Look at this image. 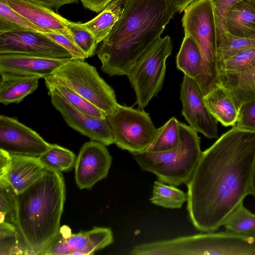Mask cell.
<instances>
[{
  "label": "cell",
  "mask_w": 255,
  "mask_h": 255,
  "mask_svg": "<svg viewBox=\"0 0 255 255\" xmlns=\"http://www.w3.org/2000/svg\"><path fill=\"white\" fill-rule=\"evenodd\" d=\"M52 87L55 88L71 104L82 113L96 119L106 118L107 115L103 111L68 87L62 85Z\"/></svg>",
  "instance_id": "836d02e7"
},
{
  "label": "cell",
  "mask_w": 255,
  "mask_h": 255,
  "mask_svg": "<svg viewBox=\"0 0 255 255\" xmlns=\"http://www.w3.org/2000/svg\"><path fill=\"white\" fill-rule=\"evenodd\" d=\"M202 65V56L199 47L194 39L185 34L176 56L177 68L195 80L199 76Z\"/></svg>",
  "instance_id": "603a6c76"
},
{
  "label": "cell",
  "mask_w": 255,
  "mask_h": 255,
  "mask_svg": "<svg viewBox=\"0 0 255 255\" xmlns=\"http://www.w3.org/2000/svg\"><path fill=\"white\" fill-rule=\"evenodd\" d=\"M197 0H171L176 10L181 13L192 2Z\"/></svg>",
  "instance_id": "ab89813d"
},
{
  "label": "cell",
  "mask_w": 255,
  "mask_h": 255,
  "mask_svg": "<svg viewBox=\"0 0 255 255\" xmlns=\"http://www.w3.org/2000/svg\"><path fill=\"white\" fill-rule=\"evenodd\" d=\"M4 0L15 11L47 32L60 33L73 40L67 27L69 20L54 10L30 0Z\"/></svg>",
  "instance_id": "2e32d148"
},
{
  "label": "cell",
  "mask_w": 255,
  "mask_h": 255,
  "mask_svg": "<svg viewBox=\"0 0 255 255\" xmlns=\"http://www.w3.org/2000/svg\"><path fill=\"white\" fill-rule=\"evenodd\" d=\"M179 136L178 145L170 150L131 154L142 170L152 173L158 181L175 186L187 184L202 153L200 138L190 126L181 123Z\"/></svg>",
  "instance_id": "277c9868"
},
{
  "label": "cell",
  "mask_w": 255,
  "mask_h": 255,
  "mask_svg": "<svg viewBox=\"0 0 255 255\" xmlns=\"http://www.w3.org/2000/svg\"><path fill=\"white\" fill-rule=\"evenodd\" d=\"M222 226L226 231L242 234L255 232V214L244 205H238L225 218Z\"/></svg>",
  "instance_id": "484cf974"
},
{
  "label": "cell",
  "mask_w": 255,
  "mask_h": 255,
  "mask_svg": "<svg viewBox=\"0 0 255 255\" xmlns=\"http://www.w3.org/2000/svg\"><path fill=\"white\" fill-rule=\"evenodd\" d=\"M21 53L51 59H72L64 48L44 33L12 29L0 31V54Z\"/></svg>",
  "instance_id": "9c48e42d"
},
{
  "label": "cell",
  "mask_w": 255,
  "mask_h": 255,
  "mask_svg": "<svg viewBox=\"0 0 255 255\" xmlns=\"http://www.w3.org/2000/svg\"><path fill=\"white\" fill-rule=\"evenodd\" d=\"M151 202L169 209L181 208L187 200V195L175 186L166 185L160 181L154 182Z\"/></svg>",
  "instance_id": "cb8c5ba5"
},
{
  "label": "cell",
  "mask_w": 255,
  "mask_h": 255,
  "mask_svg": "<svg viewBox=\"0 0 255 255\" xmlns=\"http://www.w3.org/2000/svg\"><path fill=\"white\" fill-rule=\"evenodd\" d=\"M69 59H51L21 53L0 54V74L44 78Z\"/></svg>",
  "instance_id": "9a60e30c"
},
{
  "label": "cell",
  "mask_w": 255,
  "mask_h": 255,
  "mask_svg": "<svg viewBox=\"0 0 255 255\" xmlns=\"http://www.w3.org/2000/svg\"><path fill=\"white\" fill-rule=\"evenodd\" d=\"M106 119L114 143L131 154L147 150L158 133L149 114L143 110L119 104Z\"/></svg>",
  "instance_id": "ba28073f"
},
{
  "label": "cell",
  "mask_w": 255,
  "mask_h": 255,
  "mask_svg": "<svg viewBox=\"0 0 255 255\" xmlns=\"http://www.w3.org/2000/svg\"><path fill=\"white\" fill-rule=\"evenodd\" d=\"M243 0H210L214 10L217 31V41L226 32L225 17L229 9Z\"/></svg>",
  "instance_id": "e575fe53"
},
{
  "label": "cell",
  "mask_w": 255,
  "mask_h": 255,
  "mask_svg": "<svg viewBox=\"0 0 255 255\" xmlns=\"http://www.w3.org/2000/svg\"><path fill=\"white\" fill-rule=\"evenodd\" d=\"M197 82L185 75L181 85L182 114L190 126L209 138H218L217 120L208 109Z\"/></svg>",
  "instance_id": "7c38bea8"
},
{
  "label": "cell",
  "mask_w": 255,
  "mask_h": 255,
  "mask_svg": "<svg viewBox=\"0 0 255 255\" xmlns=\"http://www.w3.org/2000/svg\"><path fill=\"white\" fill-rule=\"evenodd\" d=\"M123 8V0H113L98 15L82 25L93 34L99 44L111 33L119 20Z\"/></svg>",
  "instance_id": "7402d4cb"
},
{
  "label": "cell",
  "mask_w": 255,
  "mask_h": 255,
  "mask_svg": "<svg viewBox=\"0 0 255 255\" xmlns=\"http://www.w3.org/2000/svg\"><path fill=\"white\" fill-rule=\"evenodd\" d=\"M225 29L233 36L255 38V0L234 4L226 15Z\"/></svg>",
  "instance_id": "ac0fdd59"
},
{
  "label": "cell",
  "mask_w": 255,
  "mask_h": 255,
  "mask_svg": "<svg viewBox=\"0 0 255 255\" xmlns=\"http://www.w3.org/2000/svg\"><path fill=\"white\" fill-rule=\"evenodd\" d=\"M255 132L234 126L202 152L187 186V209L194 227L217 231L250 195Z\"/></svg>",
  "instance_id": "6da1fadb"
},
{
  "label": "cell",
  "mask_w": 255,
  "mask_h": 255,
  "mask_svg": "<svg viewBox=\"0 0 255 255\" xmlns=\"http://www.w3.org/2000/svg\"><path fill=\"white\" fill-rule=\"evenodd\" d=\"M47 170L38 157L10 155L5 171L0 177H5L18 194L43 176Z\"/></svg>",
  "instance_id": "e0dca14e"
},
{
  "label": "cell",
  "mask_w": 255,
  "mask_h": 255,
  "mask_svg": "<svg viewBox=\"0 0 255 255\" xmlns=\"http://www.w3.org/2000/svg\"><path fill=\"white\" fill-rule=\"evenodd\" d=\"M44 33L67 50L72 55V59L84 60L88 58L87 55L79 48L74 41L66 36L53 32Z\"/></svg>",
  "instance_id": "8d00e7d4"
},
{
  "label": "cell",
  "mask_w": 255,
  "mask_h": 255,
  "mask_svg": "<svg viewBox=\"0 0 255 255\" xmlns=\"http://www.w3.org/2000/svg\"><path fill=\"white\" fill-rule=\"evenodd\" d=\"M83 5L93 12H101L113 0H80Z\"/></svg>",
  "instance_id": "74e56055"
},
{
  "label": "cell",
  "mask_w": 255,
  "mask_h": 255,
  "mask_svg": "<svg viewBox=\"0 0 255 255\" xmlns=\"http://www.w3.org/2000/svg\"><path fill=\"white\" fill-rule=\"evenodd\" d=\"M67 27L74 42L87 57L95 55L98 44L93 34L82 25V23L69 20Z\"/></svg>",
  "instance_id": "d6a6232c"
},
{
  "label": "cell",
  "mask_w": 255,
  "mask_h": 255,
  "mask_svg": "<svg viewBox=\"0 0 255 255\" xmlns=\"http://www.w3.org/2000/svg\"><path fill=\"white\" fill-rule=\"evenodd\" d=\"M218 63L245 49L255 47V38L233 36L227 32L217 40Z\"/></svg>",
  "instance_id": "f1b7e54d"
},
{
  "label": "cell",
  "mask_w": 255,
  "mask_h": 255,
  "mask_svg": "<svg viewBox=\"0 0 255 255\" xmlns=\"http://www.w3.org/2000/svg\"><path fill=\"white\" fill-rule=\"evenodd\" d=\"M50 9L58 10L64 5L77 3V0H30Z\"/></svg>",
  "instance_id": "f35d334b"
},
{
  "label": "cell",
  "mask_w": 255,
  "mask_h": 255,
  "mask_svg": "<svg viewBox=\"0 0 255 255\" xmlns=\"http://www.w3.org/2000/svg\"><path fill=\"white\" fill-rule=\"evenodd\" d=\"M16 193L4 177H0V223L14 224Z\"/></svg>",
  "instance_id": "1f68e13d"
},
{
  "label": "cell",
  "mask_w": 255,
  "mask_h": 255,
  "mask_svg": "<svg viewBox=\"0 0 255 255\" xmlns=\"http://www.w3.org/2000/svg\"><path fill=\"white\" fill-rule=\"evenodd\" d=\"M51 103L67 124L91 140L106 146L114 143L112 133L107 119H98L82 113L71 104L54 87L47 88Z\"/></svg>",
  "instance_id": "4fadbf2b"
},
{
  "label": "cell",
  "mask_w": 255,
  "mask_h": 255,
  "mask_svg": "<svg viewBox=\"0 0 255 255\" xmlns=\"http://www.w3.org/2000/svg\"><path fill=\"white\" fill-rule=\"evenodd\" d=\"M61 172L45 174L16 194L14 223L29 255H42L60 230L66 192Z\"/></svg>",
  "instance_id": "3957f363"
},
{
  "label": "cell",
  "mask_w": 255,
  "mask_h": 255,
  "mask_svg": "<svg viewBox=\"0 0 255 255\" xmlns=\"http://www.w3.org/2000/svg\"><path fill=\"white\" fill-rule=\"evenodd\" d=\"M51 145L17 119L0 116V149L10 155L39 157Z\"/></svg>",
  "instance_id": "8fae6325"
},
{
  "label": "cell",
  "mask_w": 255,
  "mask_h": 255,
  "mask_svg": "<svg viewBox=\"0 0 255 255\" xmlns=\"http://www.w3.org/2000/svg\"><path fill=\"white\" fill-rule=\"evenodd\" d=\"M184 11L181 21L184 34L194 39L202 56L201 73L195 81L205 96L220 84L217 31L213 6L210 0H197Z\"/></svg>",
  "instance_id": "5b68a950"
},
{
  "label": "cell",
  "mask_w": 255,
  "mask_h": 255,
  "mask_svg": "<svg viewBox=\"0 0 255 255\" xmlns=\"http://www.w3.org/2000/svg\"><path fill=\"white\" fill-rule=\"evenodd\" d=\"M255 67V47H253L243 50L221 62L219 64V74L241 73Z\"/></svg>",
  "instance_id": "4dcf8cb0"
},
{
  "label": "cell",
  "mask_w": 255,
  "mask_h": 255,
  "mask_svg": "<svg viewBox=\"0 0 255 255\" xmlns=\"http://www.w3.org/2000/svg\"><path fill=\"white\" fill-rule=\"evenodd\" d=\"M19 29L47 32L13 9L4 0H0V31Z\"/></svg>",
  "instance_id": "83f0119b"
},
{
  "label": "cell",
  "mask_w": 255,
  "mask_h": 255,
  "mask_svg": "<svg viewBox=\"0 0 255 255\" xmlns=\"http://www.w3.org/2000/svg\"><path fill=\"white\" fill-rule=\"evenodd\" d=\"M114 236L109 228L94 227L88 231L72 234L62 226L42 255H89L112 244Z\"/></svg>",
  "instance_id": "30bf717a"
},
{
  "label": "cell",
  "mask_w": 255,
  "mask_h": 255,
  "mask_svg": "<svg viewBox=\"0 0 255 255\" xmlns=\"http://www.w3.org/2000/svg\"><path fill=\"white\" fill-rule=\"evenodd\" d=\"M38 158L46 168L60 172L70 170L76 159L73 151L56 144H51Z\"/></svg>",
  "instance_id": "d4e9b609"
},
{
  "label": "cell",
  "mask_w": 255,
  "mask_h": 255,
  "mask_svg": "<svg viewBox=\"0 0 255 255\" xmlns=\"http://www.w3.org/2000/svg\"><path fill=\"white\" fill-rule=\"evenodd\" d=\"M0 74V102L5 106L19 103L38 87L39 77Z\"/></svg>",
  "instance_id": "ffe728a7"
},
{
  "label": "cell",
  "mask_w": 255,
  "mask_h": 255,
  "mask_svg": "<svg viewBox=\"0 0 255 255\" xmlns=\"http://www.w3.org/2000/svg\"><path fill=\"white\" fill-rule=\"evenodd\" d=\"M179 139V122L172 117L158 128L157 136L147 150L161 152L170 150L178 145Z\"/></svg>",
  "instance_id": "4316f807"
},
{
  "label": "cell",
  "mask_w": 255,
  "mask_h": 255,
  "mask_svg": "<svg viewBox=\"0 0 255 255\" xmlns=\"http://www.w3.org/2000/svg\"><path fill=\"white\" fill-rule=\"evenodd\" d=\"M246 235H253V236H255V232H252V233H250L248 234H246Z\"/></svg>",
  "instance_id": "b9f144b4"
},
{
  "label": "cell",
  "mask_w": 255,
  "mask_h": 255,
  "mask_svg": "<svg viewBox=\"0 0 255 255\" xmlns=\"http://www.w3.org/2000/svg\"><path fill=\"white\" fill-rule=\"evenodd\" d=\"M172 49L170 37H161L139 59L128 75L136 95L138 109L143 110L161 89L166 61Z\"/></svg>",
  "instance_id": "52a82bcc"
},
{
  "label": "cell",
  "mask_w": 255,
  "mask_h": 255,
  "mask_svg": "<svg viewBox=\"0 0 255 255\" xmlns=\"http://www.w3.org/2000/svg\"><path fill=\"white\" fill-rule=\"evenodd\" d=\"M112 157L106 145L96 141L85 142L81 147L74 164L75 178L81 189H89L107 177Z\"/></svg>",
  "instance_id": "5bb4252c"
},
{
  "label": "cell",
  "mask_w": 255,
  "mask_h": 255,
  "mask_svg": "<svg viewBox=\"0 0 255 255\" xmlns=\"http://www.w3.org/2000/svg\"><path fill=\"white\" fill-rule=\"evenodd\" d=\"M0 255H29L13 224L0 223Z\"/></svg>",
  "instance_id": "f546056e"
},
{
  "label": "cell",
  "mask_w": 255,
  "mask_h": 255,
  "mask_svg": "<svg viewBox=\"0 0 255 255\" xmlns=\"http://www.w3.org/2000/svg\"><path fill=\"white\" fill-rule=\"evenodd\" d=\"M206 105L213 116L225 127L235 126L240 108L229 91L221 84L204 96Z\"/></svg>",
  "instance_id": "d6986e66"
},
{
  "label": "cell",
  "mask_w": 255,
  "mask_h": 255,
  "mask_svg": "<svg viewBox=\"0 0 255 255\" xmlns=\"http://www.w3.org/2000/svg\"><path fill=\"white\" fill-rule=\"evenodd\" d=\"M176 12L171 0H124L119 20L96 51L102 71L111 77L128 76L161 38Z\"/></svg>",
  "instance_id": "7a4b0ae2"
},
{
  "label": "cell",
  "mask_w": 255,
  "mask_h": 255,
  "mask_svg": "<svg viewBox=\"0 0 255 255\" xmlns=\"http://www.w3.org/2000/svg\"><path fill=\"white\" fill-rule=\"evenodd\" d=\"M46 87H68L103 111L113 114L119 104L113 89L97 69L83 60L71 59L44 78Z\"/></svg>",
  "instance_id": "8992f818"
},
{
  "label": "cell",
  "mask_w": 255,
  "mask_h": 255,
  "mask_svg": "<svg viewBox=\"0 0 255 255\" xmlns=\"http://www.w3.org/2000/svg\"><path fill=\"white\" fill-rule=\"evenodd\" d=\"M220 84L233 96L238 106L255 98V67L237 73H221Z\"/></svg>",
  "instance_id": "44dd1931"
},
{
  "label": "cell",
  "mask_w": 255,
  "mask_h": 255,
  "mask_svg": "<svg viewBox=\"0 0 255 255\" xmlns=\"http://www.w3.org/2000/svg\"><path fill=\"white\" fill-rule=\"evenodd\" d=\"M250 195L253 196L255 198V161L253 167V170L252 173V176L251 178L250 189Z\"/></svg>",
  "instance_id": "60d3db41"
},
{
  "label": "cell",
  "mask_w": 255,
  "mask_h": 255,
  "mask_svg": "<svg viewBox=\"0 0 255 255\" xmlns=\"http://www.w3.org/2000/svg\"><path fill=\"white\" fill-rule=\"evenodd\" d=\"M235 126L240 129L255 132V98L241 106Z\"/></svg>",
  "instance_id": "d590c367"
}]
</instances>
